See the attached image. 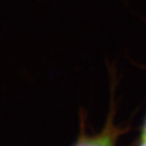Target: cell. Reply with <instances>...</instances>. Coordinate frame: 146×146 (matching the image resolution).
I'll return each instance as SVG.
<instances>
[{
	"mask_svg": "<svg viewBox=\"0 0 146 146\" xmlns=\"http://www.w3.org/2000/svg\"><path fill=\"white\" fill-rule=\"evenodd\" d=\"M74 146H114V141L110 133H102L95 136H84Z\"/></svg>",
	"mask_w": 146,
	"mask_h": 146,
	"instance_id": "cell-1",
	"label": "cell"
},
{
	"mask_svg": "<svg viewBox=\"0 0 146 146\" xmlns=\"http://www.w3.org/2000/svg\"><path fill=\"white\" fill-rule=\"evenodd\" d=\"M142 141H146V121L143 128V132H142Z\"/></svg>",
	"mask_w": 146,
	"mask_h": 146,
	"instance_id": "cell-2",
	"label": "cell"
},
{
	"mask_svg": "<svg viewBox=\"0 0 146 146\" xmlns=\"http://www.w3.org/2000/svg\"><path fill=\"white\" fill-rule=\"evenodd\" d=\"M140 146H146V141H142V144Z\"/></svg>",
	"mask_w": 146,
	"mask_h": 146,
	"instance_id": "cell-3",
	"label": "cell"
}]
</instances>
